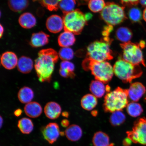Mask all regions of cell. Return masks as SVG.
I'll return each instance as SVG.
<instances>
[{"mask_svg": "<svg viewBox=\"0 0 146 146\" xmlns=\"http://www.w3.org/2000/svg\"><path fill=\"white\" fill-rule=\"evenodd\" d=\"M94 146H109L110 138L108 135L102 131L97 132L93 137Z\"/></svg>", "mask_w": 146, "mask_h": 146, "instance_id": "obj_24", "label": "cell"}, {"mask_svg": "<svg viewBox=\"0 0 146 146\" xmlns=\"http://www.w3.org/2000/svg\"><path fill=\"white\" fill-rule=\"evenodd\" d=\"M97 98L92 94H88L84 96L81 100L82 107L85 110H93L98 104Z\"/></svg>", "mask_w": 146, "mask_h": 146, "instance_id": "obj_22", "label": "cell"}, {"mask_svg": "<svg viewBox=\"0 0 146 146\" xmlns=\"http://www.w3.org/2000/svg\"><path fill=\"white\" fill-rule=\"evenodd\" d=\"M101 16L106 23L111 26L121 23L125 18L123 7L112 3L106 4Z\"/></svg>", "mask_w": 146, "mask_h": 146, "instance_id": "obj_7", "label": "cell"}, {"mask_svg": "<svg viewBox=\"0 0 146 146\" xmlns=\"http://www.w3.org/2000/svg\"><path fill=\"white\" fill-rule=\"evenodd\" d=\"M87 54L88 59L94 61H107L113 58L109 42L105 40L91 43L88 47Z\"/></svg>", "mask_w": 146, "mask_h": 146, "instance_id": "obj_6", "label": "cell"}, {"mask_svg": "<svg viewBox=\"0 0 146 146\" xmlns=\"http://www.w3.org/2000/svg\"><path fill=\"white\" fill-rule=\"evenodd\" d=\"M125 5H135L137 4L139 0H120Z\"/></svg>", "mask_w": 146, "mask_h": 146, "instance_id": "obj_37", "label": "cell"}, {"mask_svg": "<svg viewBox=\"0 0 146 146\" xmlns=\"http://www.w3.org/2000/svg\"><path fill=\"white\" fill-rule=\"evenodd\" d=\"M110 121L112 125L117 126L123 124L126 119L125 115L122 111H117L112 112Z\"/></svg>", "mask_w": 146, "mask_h": 146, "instance_id": "obj_29", "label": "cell"}, {"mask_svg": "<svg viewBox=\"0 0 146 146\" xmlns=\"http://www.w3.org/2000/svg\"><path fill=\"white\" fill-rule=\"evenodd\" d=\"M4 28L2 26V25H1V35H0V36H1V38L2 36L3 32H4Z\"/></svg>", "mask_w": 146, "mask_h": 146, "instance_id": "obj_43", "label": "cell"}, {"mask_svg": "<svg viewBox=\"0 0 146 146\" xmlns=\"http://www.w3.org/2000/svg\"><path fill=\"white\" fill-rule=\"evenodd\" d=\"M22 112V110L21 109H18L15 111L14 114L16 117H19L21 115Z\"/></svg>", "mask_w": 146, "mask_h": 146, "instance_id": "obj_39", "label": "cell"}, {"mask_svg": "<svg viewBox=\"0 0 146 146\" xmlns=\"http://www.w3.org/2000/svg\"><path fill=\"white\" fill-rule=\"evenodd\" d=\"M59 74L65 78H73L74 76V73L71 72L65 69L61 68L60 69Z\"/></svg>", "mask_w": 146, "mask_h": 146, "instance_id": "obj_36", "label": "cell"}, {"mask_svg": "<svg viewBox=\"0 0 146 146\" xmlns=\"http://www.w3.org/2000/svg\"><path fill=\"white\" fill-rule=\"evenodd\" d=\"M127 92L129 99L132 102H137L146 92L145 87L140 82H135L130 85Z\"/></svg>", "mask_w": 146, "mask_h": 146, "instance_id": "obj_11", "label": "cell"}, {"mask_svg": "<svg viewBox=\"0 0 146 146\" xmlns=\"http://www.w3.org/2000/svg\"><path fill=\"white\" fill-rule=\"evenodd\" d=\"M64 30L76 35L79 34L87 23L85 15L78 9L64 14Z\"/></svg>", "mask_w": 146, "mask_h": 146, "instance_id": "obj_4", "label": "cell"}, {"mask_svg": "<svg viewBox=\"0 0 146 146\" xmlns=\"http://www.w3.org/2000/svg\"><path fill=\"white\" fill-rule=\"evenodd\" d=\"M29 3V0H8L9 8L15 12L23 11L28 7Z\"/></svg>", "mask_w": 146, "mask_h": 146, "instance_id": "obj_26", "label": "cell"}, {"mask_svg": "<svg viewBox=\"0 0 146 146\" xmlns=\"http://www.w3.org/2000/svg\"><path fill=\"white\" fill-rule=\"evenodd\" d=\"M46 26L50 32L57 33L61 31L64 27L63 19L56 15L51 16L47 20Z\"/></svg>", "mask_w": 146, "mask_h": 146, "instance_id": "obj_12", "label": "cell"}, {"mask_svg": "<svg viewBox=\"0 0 146 146\" xmlns=\"http://www.w3.org/2000/svg\"><path fill=\"white\" fill-rule=\"evenodd\" d=\"M127 138L134 143L146 145V119L140 118L135 122L132 131L127 132Z\"/></svg>", "mask_w": 146, "mask_h": 146, "instance_id": "obj_9", "label": "cell"}, {"mask_svg": "<svg viewBox=\"0 0 146 146\" xmlns=\"http://www.w3.org/2000/svg\"><path fill=\"white\" fill-rule=\"evenodd\" d=\"M61 111V106L55 102H49L44 107V112L45 115L51 119H56L59 117Z\"/></svg>", "mask_w": 146, "mask_h": 146, "instance_id": "obj_15", "label": "cell"}, {"mask_svg": "<svg viewBox=\"0 0 146 146\" xmlns=\"http://www.w3.org/2000/svg\"><path fill=\"white\" fill-rule=\"evenodd\" d=\"M60 68L65 69L71 72L74 73L75 66L72 62L69 61H63L60 65Z\"/></svg>", "mask_w": 146, "mask_h": 146, "instance_id": "obj_35", "label": "cell"}, {"mask_svg": "<svg viewBox=\"0 0 146 146\" xmlns=\"http://www.w3.org/2000/svg\"><path fill=\"white\" fill-rule=\"evenodd\" d=\"M60 132L59 126L56 123H49L42 129L44 138L51 145L57 141Z\"/></svg>", "mask_w": 146, "mask_h": 146, "instance_id": "obj_10", "label": "cell"}, {"mask_svg": "<svg viewBox=\"0 0 146 146\" xmlns=\"http://www.w3.org/2000/svg\"><path fill=\"white\" fill-rule=\"evenodd\" d=\"M34 63L30 58L22 56L18 60L17 69L20 72L24 74L30 73L33 68Z\"/></svg>", "mask_w": 146, "mask_h": 146, "instance_id": "obj_19", "label": "cell"}, {"mask_svg": "<svg viewBox=\"0 0 146 146\" xmlns=\"http://www.w3.org/2000/svg\"><path fill=\"white\" fill-rule=\"evenodd\" d=\"M120 46L123 49V59L133 64H142L145 66L143 53L140 45L129 42L121 44Z\"/></svg>", "mask_w": 146, "mask_h": 146, "instance_id": "obj_8", "label": "cell"}, {"mask_svg": "<svg viewBox=\"0 0 146 146\" xmlns=\"http://www.w3.org/2000/svg\"><path fill=\"white\" fill-rule=\"evenodd\" d=\"M128 15L129 19L134 22H139L142 19L141 11L137 7H133L131 8L129 11Z\"/></svg>", "mask_w": 146, "mask_h": 146, "instance_id": "obj_34", "label": "cell"}, {"mask_svg": "<svg viewBox=\"0 0 146 146\" xmlns=\"http://www.w3.org/2000/svg\"><path fill=\"white\" fill-rule=\"evenodd\" d=\"M106 5L104 0H90L88 3L89 9L95 13L103 10Z\"/></svg>", "mask_w": 146, "mask_h": 146, "instance_id": "obj_32", "label": "cell"}, {"mask_svg": "<svg viewBox=\"0 0 146 146\" xmlns=\"http://www.w3.org/2000/svg\"><path fill=\"white\" fill-rule=\"evenodd\" d=\"M3 123V119L2 117L1 116V128L2 127Z\"/></svg>", "mask_w": 146, "mask_h": 146, "instance_id": "obj_45", "label": "cell"}, {"mask_svg": "<svg viewBox=\"0 0 146 146\" xmlns=\"http://www.w3.org/2000/svg\"><path fill=\"white\" fill-rule=\"evenodd\" d=\"M25 114L31 118L38 117L42 112V109L39 103L35 102H31L27 104L24 107Z\"/></svg>", "mask_w": 146, "mask_h": 146, "instance_id": "obj_17", "label": "cell"}, {"mask_svg": "<svg viewBox=\"0 0 146 146\" xmlns=\"http://www.w3.org/2000/svg\"><path fill=\"white\" fill-rule=\"evenodd\" d=\"M69 124V121L67 119L62 120L61 122V125L64 127H68Z\"/></svg>", "mask_w": 146, "mask_h": 146, "instance_id": "obj_38", "label": "cell"}, {"mask_svg": "<svg viewBox=\"0 0 146 146\" xmlns=\"http://www.w3.org/2000/svg\"><path fill=\"white\" fill-rule=\"evenodd\" d=\"M62 115L64 117L67 118L69 116V114L68 112L65 111L62 113Z\"/></svg>", "mask_w": 146, "mask_h": 146, "instance_id": "obj_42", "label": "cell"}, {"mask_svg": "<svg viewBox=\"0 0 146 146\" xmlns=\"http://www.w3.org/2000/svg\"><path fill=\"white\" fill-rule=\"evenodd\" d=\"M109 146H114V145H113V144L111 143L110 144V145Z\"/></svg>", "mask_w": 146, "mask_h": 146, "instance_id": "obj_46", "label": "cell"}, {"mask_svg": "<svg viewBox=\"0 0 146 146\" xmlns=\"http://www.w3.org/2000/svg\"><path fill=\"white\" fill-rule=\"evenodd\" d=\"M58 55L60 59L63 61H69L74 58V53L70 47H65L60 49Z\"/></svg>", "mask_w": 146, "mask_h": 146, "instance_id": "obj_33", "label": "cell"}, {"mask_svg": "<svg viewBox=\"0 0 146 146\" xmlns=\"http://www.w3.org/2000/svg\"><path fill=\"white\" fill-rule=\"evenodd\" d=\"M109 87L104 82L96 79L91 82L90 90L91 94L96 98H101L109 92Z\"/></svg>", "mask_w": 146, "mask_h": 146, "instance_id": "obj_13", "label": "cell"}, {"mask_svg": "<svg viewBox=\"0 0 146 146\" xmlns=\"http://www.w3.org/2000/svg\"><path fill=\"white\" fill-rule=\"evenodd\" d=\"M59 56L58 53L52 48L44 49L38 53V57L35 60V68L40 82H50Z\"/></svg>", "mask_w": 146, "mask_h": 146, "instance_id": "obj_1", "label": "cell"}, {"mask_svg": "<svg viewBox=\"0 0 146 146\" xmlns=\"http://www.w3.org/2000/svg\"><path fill=\"white\" fill-rule=\"evenodd\" d=\"M139 1L142 6L146 7V0H139Z\"/></svg>", "mask_w": 146, "mask_h": 146, "instance_id": "obj_41", "label": "cell"}, {"mask_svg": "<svg viewBox=\"0 0 146 146\" xmlns=\"http://www.w3.org/2000/svg\"><path fill=\"white\" fill-rule=\"evenodd\" d=\"M145 102H146V92L145 93Z\"/></svg>", "mask_w": 146, "mask_h": 146, "instance_id": "obj_47", "label": "cell"}, {"mask_svg": "<svg viewBox=\"0 0 146 146\" xmlns=\"http://www.w3.org/2000/svg\"><path fill=\"white\" fill-rule=\"evenodd\" d=\"M34 95L32 89L28 87H24L18 92V98L21 103L27 104L32 102Z\"/></svg>", "mask_w": 146, "mask_h": 146, "instance_id": "obj_23", "label": "cell"}, {"mask_svg": "<svg viewBox=\"0 0 146 146\" xmlns=\"http://www.w3.org/2000/svg\"><path fill=\"white\" fill-rule=\"evenodd\" d=\"M20 25L23 28L30 29L36 25V21L35 16L30 13H25L20 16L19 19Z\"/></svg>", "mask_w": 146, "mask_h": 146, "instance_id": "obj_21", "label": "cell"}, {"mask_svg": "<svg viewBox=\"0 0 146 146\" xmlns=\"http://www.w3.org/2000/svg\"><path fill=\"white\" fill-rule=\"evenodd\" d=\"M67 138L72 141H76L79 140L83 134L82 129L79 126L72 125L69 126L65 131Z\"/></svg>", "mask_w": 146, "mask_h": 146, "instance_id": "obj_18", "label": "cell"}, {"mask_svg": "<svg viewBox=\"0 0 146 146\" xmlns=\"http://www.w3.org/2000/svg\"><path fill=\"white\" fill-rule=\"evenodd\" d=\"M127 90L118 88L109 91L105 96L104 107L106 111L111 113L122 111L129 103Z\"/></svg>", "mask_w": 146, "mask_h": 146, "instance_id": "obj_2", "label": "cell"}, {"mask_svg": "<svg viewBox=\"0 0 146 146\" xmlns=\"http://www.w3.org/2000/svg\"><path fill=\"white\" fill-rule=\"evenodd\" d=\"M18 60L17 56L14 52H5L1 57V64L3 67L8 70H12L17 66Z\"/></svg>", "mask_w": 146, "mask_h": 146, "instance_id": "obj_14", "label": "cell"}, {"mask_svg": "<svg viewBox=\"0 0 146 146\" xmlns=\"http://www.w3.org/2000/svg\"><path fill=\"white\" fill-rule=\"evenodd\" d=\"M76 2V0H61L59 3V8L64 14L74 10Z\"/></svg>", "mask_w": 146, "mask_h": 146, "instance_id": "obj_30", "label": "cell"}, {"mask_svg": "<svg viewBox=\"0 0 146 146\" xmlns=\"http://www.w3.org/2000/svg\"><path fill=\"white\" fill-rule=\"evenodd\" d=\"M84 62L87 64L96 80L106 83L110 81L114 75L113 66L107 61H94L88 59Z\"/></svg>", "mask_w": 146, "mask_h": 146, "instance_id": "obj_5", "label": "cell"}, {"mask_svg": "<svg viewBox=\"0 0 146 146\" xmlns=\"http://www.w3.org/2000/svg\"><path fill=\"white\" fill-rule=\"evenodd\" d=\"M143 17L144 20L146 22V8L144 10Z\"/></svg>", "mask_w": 146, "mask_h": 146, "instance_id": "obj_44", "label": "cell"}, {"mask_svg": "<svg viewBox=\"0 0 146 146\" xmlns=\"http://www.w3.org/2000/svg\"><path fill=\"white\" fill-rule=\"evenodd\" d=\"M50 36L42 32L33 34L31 38L30 44L34 47H41L47 44Z\"/></svg>", "mask_w": 146, "mask_h": 146, "instance_id": "obj_16", "label": "cell"}, {"mask_svg": "<svg viewBox=\"0 0 146 146\" xmlns=\"http://www.w3.org/2000/svg\"><path fill=\"white\" fill-rule=\"evenodd\" d=\"M126 109L128 114L133 117H138L143 112L142 106L137 102H132L129 103L126 107Z\"/></svg>", "mask_w": 146, "mask_h": 146, "instance_id": "obj_27", "label": "cell"}, {"mask_svg": "<svg viewBox=\"0 0 146 146\" xmlns=\"http://www.w3.org/2000/svg\"><path fill=\"white\" fill-rule=\"evenodd\" d=\"M18 127L23 134H29L33 130L34 125L31 120L29 118L24 117L19 120Z\"/></svg>", "mask_w": 146, "mask_h": 146, "instance_id": "obj_25", "label": "cell"}, {"mask_svg": "<svg viewBox=\"0 0 146 146\" xmlns=\"http://www.w3.org/2000/svg\"><path fill=\"white\" fill-rule=\"evenodd\" d=\"M76 38L72 33L65 31L60 35L58 38V42L60 46L69 47L74 45Z\"/></svg>", "mask_w": 146, "mask_h": 146, "instance_id": "obj_20", "label": "cell"}, {"mask_svg": "<svg viewBox=\"0 0 146 146\" xmlns=\"http://www.w3.org/2000/svg\"><path fill=\"white\" fill-rule=\"evenodd\" d=\"M113 68L115 75L124 82H130L140 77L143 73L139 65L133 64L123 59L117 60Z\"/></svg>", "mask_w": 146, "mask_h": 146, "instance_id": "obj_3", "label": "cell"}, {"mask_svg": "<svg viewBox=\"0 0 146 146\" xmlns=\"http://www.w3.org/2000/svg\"><path fill=\"white\" fill-rule=\"evenodd\" d=\"M116 36L117 39L123 43L129 42L132 38V32L127 27H121L118 28L116 32Z\"/></svg>", "mask_w": 146, "mask_h": 146, "instance_id": "obj_28", "label": "cell"}, {"mask_svg": "<svg viewBox=\"0 0 146 146\" xmlns=\"http://www.w3.org/2000/svg\"><path fill=\"white\" fill-rule=\"evenodd\" d=\"M85 15L86 19L87 21H89V20L91 19L92 17V15L90 13H87Z\"/></svg>", "mask_w": 146, "mask_h": 146, "instance_id": "obj_40", "label": "cell"}, {"mask_svg": "<svg viewBox=\"0 0 146 146\" xmlns=\"http://www.w3.org/2000/svg\"><path fill=\"white\" fill-rule=\"evenodd\" d=\"M38 1L50 11H56L59 8L60 0H33Z\"/></svg>", "mask_w": 146, "mask_h": 146, "instance_id": "obj_31", "label": "cell"}]
</instances>
